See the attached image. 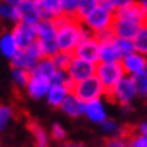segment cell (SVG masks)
<instances>
[{
    "instance_id": "cell-1",
    "label": "cell",
    "mask_w": 147,
    "mask_h": 147,
    "mask_svg": "<svg viewBox=\"0 0 147 147\" xmlns=\"http://www.w3.org/2000/svg\"><path fill=\"white\" fill-rule=\"evenodd\" d=\"M54 23H56V41H57L59 51L72 54L77 44L84 36L92 35V32H89L81 24V21H78L74 17L62 15L56 18Z\"/></svg>"
},
{
    "instance_id": "cell-2",
    "label": "cell",
    "mask_w": 147,
    "mask_h": 147,
    "mask_svg": "<svg viewBox=\"0 0 147 147\" xmlns=\"http://www.w3.org/2000/svg\"><path fill=\"white\" fill-rule=\"evenodd\" d=\"M72 95H75L83 104L101 99L105 95V90L102 87L101 81L98 80L96 75H92L89 78L83 80V81L74 83V87L71 90Z\"/></svg>"
},
{
    "instance_id": "cell-3",
    "label": "cell",
    "mask_w": 147,
    "mask_h": 147,
    "mask_svg": "<svg viewBox=\"0 0 147 147\" xmlns=\"http://www.w3.org/2000/svg\"><path fill=\"white\" fill-rule=\"evenodd\" d=\"M38 42L42 48L45 57H53L59 53L56 41V23L54 20H41L38 24Z\"/></svg>"
},
{
    "instance_id": "cell-4",
    "label": "cell",
    "mask_w": 147,
    "mask_h": 147,
    "mask_svg": "<svg viewBox=\"0 0 147 147\" xmlns=\"http://www.w3.org/2000/svg\"><path fill=\"white\" fill-rule=\"evenodd\" d=\"M104 96H107L111 102H116L122 107H129V104L134 101V98L137 96L135 87H134L132 78L129 75H123L119 81L114 84L108 93H105Z\"/></svg>"
},
{
    "instance_id": "cell-5",
    "label": "cell",
    "mask_w": 147,
    "mask_h": 147,
    "mask_svg": "<svg viewBox=\"0 0 147 147\" xmlns=\"http://www.w3.org/2000/svg\"><path fill=\"white\" fill-rule=\"evenodd\" d=\"M95 75L101 81L105 93H108L114 87V84L125 75V71L122 68V65H120V62H111V63H101L99 62V63H96Z\"/></svg>"
},
{
    "instance_id": "cell-6",
    "label": "cell",
    "mask_w": 147,
    "mask_h": 147,
    "mask_svg": "<svg viewBox=\"0 0 147 147\" xmlns=\"http://www.w3.org/2000/svg\"><path fill=\"white\" fill-rule=\"evenodd\" d=\"M113 20H114V12H110L105 8L98 5L95 9L92 12H89V14L81 20V24L89 32L96 33V32H101L104 29L111 27Z\"/></svg>"
},
{
    "instance_id": "cell-7",
    "label": "cell",
    "mask_w": 147,
    "mask_h": 147,
    "mask_svg": "<svg viewBox=\"0 0 147 147\" xmlns=\"http://www.w3.org/2000/svg\"><path fill=\"white\" fill-rule=\"evenodd\" d=\"M95 69H96V63H92L77 56H72L65 69V74L72 83H78V81H83V80L95 75Z\"/></svg>"
},
{
    "instance_id": "cell-8",
    "label": "cell",
    "mask_w": 147,
    "mask_h": 147,
    "mask_svg": "<svg viewBox=\"0 0 147 147\" xmlns=\"http://www.w3.org/2000/svg\"><path fill=\"white\" fill-rule=\"evenodd\" d=\"M72 56H77V57L84 59V60H87V62H92V63L99 62V41L93 36V33L84 36L81 41L77 44Z\"/></svg>"
},
{
    "instance_id": "cell-9",
    "label": "cell",
    "mask_w": 147,
    "mask_h": 147,
    "mask_svg": "<svg viewBox=\"0 0 147 147\" xmlns=\"http://www.w3.org/2000/svg\"><path fill=\"white\" fill-rule=\"evenodd\" d=\"M12 36H14L15 42L18 45V50H24L35 42L38 39V27L36 24H29V23H21L17 21L15 26L11 30Z\"/></svg>"
},
{
    "instance_id": "cell-10",
    "label": "cell",
    "mask_w": 147,
    "mask_h": 147,
    "mask_svg": "<svg viewBox=\"0 0 147 147\" xmlns=\"http://www.w3.org/2000/svg\"><path fill=\"white\" fill-rule=\"evenodd\" d=\"M116 18H122V20H128L135 24L144 26L146 24V3L141 2H131L129 5L119 8L114 12Z\"/></svg>"
},
{
    "instance_id": "cell-11",
    "label": "cell",
    "mask_w": 147,
    "mask_h": 147,
    "mask_svg": "<svg viewBox=\"0 0 147 147\" xmlns=\"http://www.w3.org/2000/svg\"><path fill=\"white\" fill-rule=\"evenodd\" d=\"M18 21L29 23V24H38L41 21V12H39L36 0H20L15 5Z\"/></svg>"
},
{
    "instance_id": "cell-12",
    "label": "cell",
    "mask_w": 147,
    "mask_h": 147,
    "mask_svg": "<svg viewBox=\"0 0 147 147\" xmlns=\"http://www.w3.org/2000/svg\"><path fill=\"white\" fill-rule=\"evenodd\" d=\"M74 87V83L68 78L66 83L63 84H57V83H50L48 92H47V102H48L53 108H59L60 104L63 102V99L68 96V93H71Z\"/></svg>"
},
{
    "instance_id": "cell-13",
    "label": "cell",
    "mask_w": 147,
    "mask_h": 147,
    "mask_svg": "<svg viewBox=\"0 0 147 147\" xmlns=\"http://www.w3.org/2000/svg\"><path fill=\"white\" fill-rule=\"evenodd\" d=\"M120 65L125 71V75H135L138 72H143L147 68V60L144 54H140V53H131V54L125 56L120 59Z\"/></svg>"
},
{
    "instance_id": "cell-14",
    "label": "cell",
    "mask_w": 147,
    "mask_h": 147,
    "mask_svg": "<svg viewBox=\"0 0 147 147\" xmlns=\"http://www.w3.org/2000/svg\"><path fill=\"white\" fill-rule=\"evenodd\" d=\"M140 27H143V26L135 24L132 21H128V20L116 18V17H114L113 24H111V29L114 32V35L119 36V38H125V39H134V36L137 35Z\"/></svg>"
},
{
    "instance_id": "cell-15",
    "label": "cell",
    "mask_w": 147,
    "mask_h": 147,
    "mask_svg": "<svg viewBox=\"0 0 147 147\" xmlns=\"http://www.w3.org/2000/svg\"><path fill=\"white\" fill-rule=\"evenodd\" d=\"M83 114L87 117L90 122L101 125L102 122L107 120V111L104 108V104L101 99H96V101H90L84 104V111Z\"/></svg>"
},
{
    "instance_id": "cell-16",
    "label": "cell",
    "mask_w": 147,
    "mask_h": 147,
    "mask_svg": "<svg viewBox=\"0 0 147 147\" xmlns=\"http://www.w3.org/2000/svg\"><path fill=\"white\" fill-rule=\"evenodd\" d=\"M50 87V80L48 78H44V77H35V75H30L29 78V83L26 86L27 89L29 96L33 99H41L47 95Z\"/></svg>"
},
{
    "instance_id": "cell-17",
    "label": "cell",
    "mask_w": 147,
    "mask_h": 147,
    "mask_svg": "<svg viewBox=\"0 0 147 147\" xmlns=\"http://www.w3.org/2000/svg\"><path fill=\"white\" fill-rule=\"evenodd\" d=\"M42 20H56L63 15L60 0H36Z\"/></svg>"
},
{
    "instance_id": "cell-18",
    "label": "cell",
    "mask_w": 147,
    "mask_h": 147,
    "mask_svg": "<svg viewBox=\"0 0 147 147\" xmlns=\"http://www.w3.org/2000/svg\"><path fill=\"white\" fill-rule=\"evenodd\" d=\"M59 108L62 110L66 116H69V117H80V116H83L84 104L80 101L75 95L68 93V96L63 99V102L60 104Z\"/></svg>"
},
{
    "instance_id": "cell-19",
    "label": "cell",
    "mask_w": 147,
    "mask_h": 147,
    "mask_svg": "<svg viewBox=\"0 0 147 147\" xmlns=\"http://www.w3.org/2000/svg\"><path fill=\"white\" fill-rule=\"evenodd\" d=\"M57 71V68L53 63L51 57H42L41 60H38L35 63V66L30 69V75L35 77H44V78H51L53 74Z\"/></svg>"
},
{
    "instance_id": "cell-20",
    "label": "cell",
    "mask_w": 147,
    "mask_h": 147,
    "mask_svg": "<svg viewBox=\"0 0 147 147\" xmlns=\"http://www.w3.org/2000/svg\"><path fill=\"white\" fill-rule=\"evenodd\" d=\"M99 62L101 63L120 62V54H119V51L116 50L113 41H107V42L99 44Z\"/></svg>"
},
{
    "instance_id": "cell-21",
    "label": "cell",
    "mask_w": 147,
    "mask_h": 147,
    "mask_svg": "<svg viewBox=\"0 0 147 147\" xmlns=\"http://www.w3.org/2000/svg\"><path fill=\"white\" fill-rule=\"evenodd\" d=\"M0 51H2V54L5 57H8V59L14 57L17 54L18 45H17V42H15V39H14L11 32L3 33L2 38H0Z\"/></svg>"
},
{
    "instance_id": "cell-22",
    "label": "cell",
    "mask_w": 147,
    "mask_h": 147,
    "mask_svg": "<svg viewBox=\"0 0 147 147\" xmlns=\"http://www.w3.org/2000/svg\"><path fill=\"white\" fill-rule=\"evenodd\" d=\"M27 126H29V131L33 135L36 147H48L50 146L48 144V134L45 132V129L38 122H29Z\"/></svg>"
},
{
    "instance_id": "cell-23",
    "label": "cell",
    "mask_w": 147,
    "mask_h": 147,
    "mask_svg": "<svg viewBox=\"0 0 147 147\" xmlns=\"http://www.w3.org/2000/svg\"><path fill=\"white\" fill-rule=\"evenodd\" d=\"M35 60H33L27 53H26L24 50H18L17 51V54L14 57H11V65H12V68H20V69H26V71H29L35 66Z\"/></svg>"
},
{
    "instance_id": "cell-24",
    "label": "cell",
    "mask_w": 147,
    "mask_h": 147,
    "mask_svg": "<svg viewBox=\"0 0 147 147\" xmlns=\"http://www.w3.org/2000/svg\"><path fill=\"white\" fill-rule=\"evenodd\" d=\"M99 5V0H77V9H75V15L74 18H77L78 21H81V20L92 12L93 9L96 8Z\"/></svg>"
},
{
    "instance_id": "cell-25",
    "label": "cell",
    "mask_w": 147,
    "mask_h": 147,
    "mask_svg": "<svg viewBox=\"0 0 147 147\" xmlns=\"http://www.w3.org/2000/svg\"><path fill=\"white\" fill-rule=\"evenodd\" d=\"M134 48H135V53H140V54H144L147 53V27L146 24L143 27H140V30L137 32V35L132 39Z\"/></svg>"
},
{
    "instance_id": "cell-26",
    "label": "cell",
    "mask_w": 147,
    "mask_h": 147,
    "mask_svg": "<svg viewBox=\"0 0 147 147\" xmlns=\"http://www.w3.org/2000/svg\"><path fill=\"white\" fill-rule=\"evenodd\" d=\"M113 44H114L116 50L119 51L120 59L131 54V53H135V48H134V44H132V39H125V38H119L114 36L113 39Z\"/></svg>"
},
{
    "instance_id": "cell-27",
    "label": "cell",
    "mask_w": 147,
    "mask_h": 147,
    "mask_svg": "<svg viewBox=\"0 0 147 147\" xmlns=\"http://www.w3.org/2000/svg\"><path fill=\"white\" fill-rule=\"evenodd\" d=\"M132 83H134V87H135L137 95L140 96H146L147 93V72H138L135 75H132Z\"/></svg>"
},
{
    "instance_id": "cell-28",
    "label": "cell",
    "mask_w": 147,
    "mask_h": 147,
    "mask_svg": "<svg viewBox=\"0 0 147 147\" xmlns=\"http://www.w3.org/2000/svg\"><path fill=\"white\" fill-rule=\"evenodd\" d=\"M0 20H5V21H12L17 23L18 17H17V9L14 5L0 2Z\"/></svg>"
},
{
    "instance_id": "cell-29",
    "label": "cell",
    "mask_w": 147,
    "mask_h": 147,
    "mask_svg": "<svg viewBox=\"0 0 147 147\" xmlns=\"http://www.w3.org/2000/svg\"><path fill=\"white\" fill-rule=\"evenodd\" d=\"M29 78H30V72L26 71V69H20V68H12V81L17 87H21L24 89L29 83Z\"/></svg>"
},
{
    "instance_id": "cell-30",
    "label": "cell",
    "mask_w": 147,
    "mask_h": 147,
    "mask_svg": "<svg viewBox=\"0 0 147 147\" xmlns=\"http://www.w3.org/2000/svg\"><path fill=\"white\" fill-rule=\"evenodd\" d=\"M14 117V110L9 105H0V131H5Z\"/></svg>"
},
{
    "instance_id": "cell-31",
    "label": "cell",
    "mask_w": 147,
    "mask_h": 147,
    "mask_svg": "<svg viewBox=\"0 0 147 147\" xmlns=\"http://www.w3.org/2000/svg\"><path fill=\"white\" fill-rule=\"evenodd\" d=\"M71 57H72V54H69V53L59 51V53H56V54L51 57V60H53V63H54V66L57 69L65 71L66 66H68V63H69V60H71Z\"/></svg>"
},
{
    "instance_id": "cell-32",
    "label": "cell",
    "mask_w": 147,
    "mask_h": 147,
    "mask_svg": "<svg viewBox=\"0 0 147 147\" xmlns=\"http://www.w3.org/2000/svg\"><path fill=\"white\" fill-rule=\"evenodd\" d=\"M51 138L53 140H56V141H65L66 140V131L62 125H59V123H54L51 126Z\"/></svg>"
},
{
    "instance_id": "cell-33",
    "label": "cell",
    "mask_w": 147,
    "mask_h": 147,
    "mask_svg": "<svg viewBox=\"0 0 147 147\" xmlns=\"http://www.w3.org/2000/svg\"><path fill=\"white\" fill-rule=\"evenodd\" d=\"M101 125H102V131L105 134H108V135H119V134L122 132V129L119 128V125L116 122H113V120L107 119L105 122H102Z\"/></svg>"
},
{
    "instance_id": "cell-34",
    "label": "cell",
    "mask_w": 147,
    "mask_h": 147,
    "mask_svg": "<svg viewBox=\"0 0 147 147\" xmlns=\"http://www.w3.org/2000/svg\"><path fill=\"white\" fill-rule=\"evenodd\" d=\"M60 5H62L63 15H68V17H74V15H75L77 0H60Z\"/></svg>"
},
{
    "instance_id": "cell-35",
    "label": "cell",
    "mask_w": 147,
    "mask_h": 147,
    "mask_svg": "<svg viewBox=\"0 0 147 147\" xmlns=\"http://www.w3.org/2000/svg\"><path fill=\"white\" fill-rule=\"evenodd\" d=\"M126 147H147V137L140 134L129 137V140L126 141Z\"/></svg>"
},
{
    "instance_id": "cell-36",
    "label": "cell",
    "mask_w": 147,
    "mask_h": 147,
    "mask_svg": "<svg viewBox=\"0 0 147 147\" xmlns=\"http://www.w3.org/2000/svg\"><path fill=\"white\" fill-rule=\"evenodd\" d=\"M93 36H95L98 41H99V44H101V42H107V41H113L116 35H114V32H113V29L108 27V29H104L101 32L93 33Z\"/></svg>"
},
{
    "instance_id": "cell-37",
    "label": "cell",
    "mask_w": 147,
    "mask_h": 147,
    "mask_svg": "<svg viewBox=\"0 0 147 147\" xmlns=\"http://www.w3.org/2000/svg\"><path fill=\"white\" fill-rule=\"evenodd\" d=\"M104 147H126V141L120 137H116V138H111L110 141H107Z\"/></svg>"
},
{
    "instance_id": "cell-38",
    "label": "cell",
    "mask_w": 147,
    "mask_h": 147,
    "mask_svg": "<svg viewBox=\"0 0 147 147\" xmlns=\"http://www.w3.org/2000/svg\"><path fill=\"white\" fill-rule=\"evenodd\" d=\"M110 2H111L113 8H114V12H116V9H119V8H123V6L129 5L131 2H134V0H110Z\"/></svg>"
},
{
    "instance_id": "cell-39",
    "label": "cell",
    "mask_w": 147,
    "mask_h": 147,
    "mask_svg": "<svg viewBox=\"0 0 147 147\" xmlns=\"http://www.w3.org/2000/svg\"><path fill=\"white\" fill-rule=\"evenodd\" d=\"M137 134H140V135H146V134H147V125H146V122L144 123H140Z\"/></svg>"
},
{
    "instance_id": "cell-40",
    "label": "cell",
    "mask_w": 147,
    "mask_h": 147,
    "mask_svg": "<svg viewBox=\"0 0 147 147\" xmlns=\"http://www.w3.org/2000/svg\"><path fill=\"white\" fill-rule=\"evenodd\" d=\"M62 147H84V146H80V144H74V143H68V144H63Z\"/></svg>"
},
{
    "instance_id": "cell-41",
    "label": "cell",
    "mask_w": 147,
    "mask_h": 147,
    "mask_svg": "<svg viewBox=\"0 0 147 147\" xmlns=\"http://www.w3.org/2000/svg\"><path fill=\"white\" fill-rule=\"evenodd\" d=\"M2 2H5V3H9V5H17L18 2H20V0H2Z\"/></svg>"
},
{
    "instance_id": "cell-42",
    "label": "cell",
    "mask_w": 147,
    "mask_h": 147,
    "mask_svg": "<svg viewBox=\"0 0 147 147\" xmlns=\"http://www.w3.org/2000/svg\"><path fill=\"white\" fill-rule=\"evenodd\" d=\"M134 2H141V3H146V0H134Z\"/></svg>"
}]
</instances>
